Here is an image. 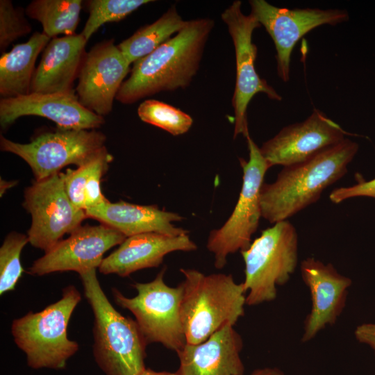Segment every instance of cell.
I'll list each match as a JSON object with an SVG mask.
<instances>
[{
	"mask_svg": "<svg viewBox=\"0 0 375 375\" xmlns=\"http://www.w3.org/2000/svg\"><path fill=\"white\" fill-rule=\"evenodd\" d=\"M88 218L98 220L101 224L119 231L126 238L132 235L158 233L169 236L188 234V231L174 226L173 222L183 218L178 213L165 211L155 205L142 206L108 200L103 203L85 210Z\"/></svg>",
	"mask_w": 375,
	"mask_h": 375,
	"instance_id": "21",
	"label": "cell"
},
{
	"mask_svg": "<svg viewBox=\"0 0 375 375\" xmlns=\"http://www.w3.org/2000/svg\"><path fill=\"white\" fill-rule=\"evenodd\" d=\"M112 160V156L105 148L85 165L63 173L66 192L77 208L86 210L108 201L101 192L100 183Z\"/></svg>",
	"mask_w": 375,
	"mask_h": 375,
	"instance_id": "23",
	"label": "cell"
},
{
	"mask_svg": "<svg viewBox=\"0 0 375 375\" xmlns=\"http://www.w3.org/2000/svg\"><path fill=\"white\" fill-rule=\"evenodd\" d=\"M106 135L96 129H73L58 127L22 144L3 135L0 147L14 153L30 166L35 181L47 178L69 165L82 166L106 148Z\"/></svg>",
	"mask_w": 375,
	"mask_h": 375,
	"instance_id": "9",
	"label": "cell"
},
{
	"mask_svg": "<svg viewBox=\"0 0 375 375\" xmlns=\"http://www.w3.org/2000/svg\"><path fill=\"white\" fill-rule=\"evenodd\" d=\"M87 42L81 33L51 39L35 70L31 92H74L73 83L85 56Z\"/></svg>",
	"mask_w": 375,
	"mask_h": 375,
	"instance_id": "20",
	"label": "cell"
},
{
	"mask_svg": "<svg viewBox=\"0 0 375 375\" xmlns=\"http://www.w3.org/2000/svg\"><path fill=\"white\" fill-rule=\"evenodd\" d=\"M367 197L375 199V178L370 181H360L352 186L334 189L329 195L334 203H340L348 199Z\"/></svg>",
	"mask_w": 375,
	"mask_h": 375,
	"instance_id": "30",
	"label": "cell"
},
{
	"mask_svg": "<svg viewBox=\"0 0 375 375\" xmlns=\"http://www.w3.org/2000/svg\"><path fill=\"white\" fill-rule=\"evenodd\" d=\"M358 150L356 142L345 138L303 162L283 167L273 183L261 187L262 217L275 224L317 201L324 190L346 174Z\"/></svg>",
	"mask_w": 375,
	"mask_h": 375,
	"instance_id": "2",
	"label": "cell"
},
{
	"mask_svg": "<svg viewBox=\"0 0 375 375\" xmlns=\"http://www.w3.org/2000/svg\"><path fill=\"white\" fill-rule=\"evenodd\" d=\"M186 22L174 5L153 23L142 26L117 47L127 60L131 64L134 63L177 33Z\"/></svg>",
	"mask_w": 375,
	"mask_h": 375,
	"instance_id": "24",
	"label": "cell"
},
{
	"mask_svg": "<svg viewBox=\"0 0 375 375\" xmlns=\"http://www.w3.org/2000/svg\"><path fill=\"white\" fill-rule=\"evenodd\" d=\"M0 194L1 197L7 191V190L10 189V188L15 186L17 183V181H7L5 180H2L1 178V183H0Z\"/></svg>",
	"mask_w": 375,
	"mask_h": 375,
	"instance_id": "33",
	"label": "cell"
},
{
	"mask_svg": "<svg viewBox=\"0 0 375 375\" xmlns=\"http://www.w3.org/2000/svg\"><path fill=\"white\" fill-rule=\"evenodd\" d=\"M138 115L142 121L174 136L188 132L193 123L188 114L156 99H147L141 103L138 108Z\"/></svg>",
	"mask_w": 375,
	"mask_h": 375,
	"instance_id": "26",
	"label": "cell"
},
{
	"mask_svg": "<svg viewBox=\"0 0 375 375\" xmlns=\"http://www.w3.org/2000/svg\"><path fill=\"white\" fill-rule=\"evenodd\" d=\"M214 26L209 18L187 21L174 37L133 65L116 99L133 103L163 91L188 87L196 75L208 36Z\"/></svg>",
	"mask_w": 375,
	"mask_h": 375,
	"instance_id": "1",
	"label": "cell"
},
{
	"mask_svg": "<svg viewBox=\"0 0 375 375\" xmlns=\"http://www.w3.org/2000/svg\"><path fill=\"white\" fill-rule=\"evenodd\" d=\"M181 318L186 343L199 344L244 315L247 292L231 274L181 268Z\"/></svg>",
	"mask_w": 375,
	"mask_h": 375,
	"instance_id": "4",
	"label": "cell"
},
{
	"mask_svg": "<svg viewBox=\"0 0 375 375\" xmlns=\"http://www.w3.org/2000/svg\"><path fill=\"white\" fill-rule=\"evenodd\" d=\"M29 242L28 235L15 231L10 233L0 248V294L15 289L24 272L21 253Z\"/></svg>",
	"mask_w": 375,
	"mask_h": 375,
	"instance_id": "28",
	"label": "cell"
},
{
	"mask_svg": "<svg viewBox=\"0 0 375 375\" xmlns=\"http://www.w3.org/2000/svg\"><path fill=\"white\" fill-rule=\"evenodd\" d=\"M35 115L54 122L58 127L97 129L104 124L103 117L85 108L74 91L65 93L30 92L0 100V125L7 129L22 116Z\"/></svg>",
	"mask_w": 375,
	"mask_h": 375,
	"instance_id": "16",
	"label": "cell"
},
{
	"mask_svg": "<svg viewBox=\"0 0 375 375\" xmlns=\"http://www.w3.org/2000/svg\"><path fill=\"white\" fill-rule=\"evenodd\" d=\"M301 278L308 288L312 306L303 322L301 341L313 339L327 325L334 324L346 305L352 281L331 263L309 257L300 265Z\"/></svg>",
	"mask_w": 375,
	"mask_h": 375,
	"instance_id": "17",
	"label": "cell"
},
{
	"mask_svg": "<svg viewBox=\"0 0 375 375\" xmlns=\"http://www.w3.org/2000/svg\"><path fill=\"white\" fill-rule=\"evenodd\" d=\"M351 135L324 113L314 109L304 121L283 127L260 151L271 167L303 162Z\"/></svg>",
	"mask_w": 375,
	"mask_h": 375,
	"instance_id": "14",
	"label": "cell"
},
{
	"mask_svg": "<svg viewBox=\"0 0 375 375\" xmlns=\"http://www.w3.org/2000/svg\"><path fill=\"white\" fill-rule=\"evenodd\" d=\"M31 29L21 8H15L10 0L0 1V50L2 53L12 42L28 34Z\"/></svg>",
	"mask_w": 375,
	"mask_h": 375,
	"instance_id": "29",
	"label": "cell"
},
{
	"mask_svg": "<svg viewBox=\"0 0 375 375\" xmlns=\"http://www.w3.org/2000/svg\"><path fill=\"white\" fill-rule=\"evenodd\" d=\"M251 14L272 38L276 51L277 73L284 82L290 79L292 51L299 40L312 29L324 24L336 25L349 20L340 9L278 8L265 0H251Z\"/></svg>",
	"mask_w": 375,
	"mask_h": 375,
	"instance_id": "12",
	"label": "cell"
},
{
	"mask_svg": "<svg viewBox=\"0 0 375 375\" xmlns=\"http://www.w3.org/2000/svg\"><path fill=\"white\" fill-rule=\"evenodd\" d=\"M130 65L113 39L94 45L85 54L78 76L80 103L99 116L108 115Z\"/></svg>",
	"mask_w": 375,
	"mask_h": 375,
	"instance_id": "15",
	"label": "cell"
},
{
	"mask_svg": "<svg viewBox=\"0 0 375 375\" xmlns=\"http://www.w3.org/2000/svg\"><path fill=\"white\" fill-rule=\"evenodd\" d=\"M197 249L188 234L169 236L158 233H141L126 238L119 247L104 258L99 267L103 274L128 276L138 270L158 267L173 251Z\"/></svg>",
	"mask_w": 375,
	"mask_h": 375,
	"instance_id": "19",
	"label": "cell"
},
{
	"mask_svg": "<svg viewBox=\"0 0 375 375\" xmlns=\"http://www.w3.org/2000/svg\"><path fill=\"white\" fill-rule=\"evenodd\" d=\"M140 375H179L178 372H156L150 369H145Z\"/></svg>",
	"mask_w": 375,
	"mask_h": 375,
	"instance_id": "34",
	"label": "cell"
},
{
	"mask_svg": "<svg viewBox=\"0 0 375 375\" xmlns=\"http://www.w3.org/2000/svg\"><path fill=\"white\" fill-rule=\"evenodd\" d=\"M51 38L35 32L25 43L18 44L0 58V94L1 98L26 95L31 92L35 65L40 53Z\"/></svg>",
	"mask_w": 375,
	"mask_h": 375,
	"instance_id": "22",
	"label": "cell"
},
{
	"mask_svg": "<svg viewBox=\"0 0 375 375\" xmlns=\"http://www.w3.org/2000/svg\"><path fill=\"white\" fill-rule=\"evenodd\" d=\"M244 262L246 304L274 301L277 286L285 285L298 263V235L288 220L263 230L250 246L240 251Z\"/></svg>",
	"mask_w": 375,
	"mask_h": 375,
	"instance_id": "6",
	"label": "cell"
},
{
	"mask_svg": "<svg viewBox=\"0 0 375 375\" xmlns=\"http://www.w3.org/2000/svg\"><path fill=\"white\" fill-rule=\"evenodd\" d=\"M165 272L164 267L153 281L133 284L137 292L133 297L115 288L112 292L115 303L135 316L147 344L158 342L178 353L186 344L181 318L183 289L181 284L168 286L164 281Z\"/></svg>",
	"mask_w": 375,
	"mask_h": 375,
	"instance_id": "7",
	"label": "cell"
},
{
	"mask_svg": "<svg viewBox=\"0 0 375 375\" xmlns=\"http://www.w3.org/2000/svg\"><path fill=\"white\" fill-rule=\"evenodd\" d=\"M243 341L228 324L199 344L186 343L177 354L179 375H244Z\"/></svg>",
	"mask_w": 375,
	"mask_h": 375,
	"instance_id": "18",
	"label": "cell"
},
{
	"mask_svg": "<svg viewBox=\"0 0 375 375\" xmlns=\"http://www.w3.org/2000/svg\"><path fill=\"white\" fill-rule=\"evenodd\" d=\"M126 236L106 224L81 226L33 262L28 273L44 276L73 271L81 274L100 266L103 254L121 244Z\"/></svg>",
	"mask_w": 375,
	"mask_h": 375,
	"instance_id": "13",
	"label": "cell"
},
{
	"mask_svg": "<svg viewBox=\"0 0 375 375\" xmlns=\"http://www.w3.org/2000/svg\"><path fill=\"white\" fill-rule=\"evenodd\" d=\"M23 206L32 219L27 234L29 243L44 252L88 218L85 211L77 208L69 199L62 172L33 182L24 190Z\"/></svg>",
	"mask_w": 375,
	"mask_h": 375,
	"instance_id": "10",
	"label": "cell"
},
{
	"mask_svg": "<svg viewBox=\"0 0 375 375\" xmlns=\"http://www.w3.org/2000/svg\"><path fill=\"white\" fill-rule=\"evenodd\" d=\"M241 5L240 1H234L221 15L228 27L235 54L236 78L232 98L235 113L234 138L240 134L246 138L249 135L247 110L255 94L262 92L270 99H282V97L256 72L257 47L252 42V35L261 25L252 14L244 15Z\"/></svg>",
	"mask_w": 375,
	"mask_h": 375,
	"instance_id": "11",
	"label": "cell"
},
{
	"mask_svg": "<svg viewBox=\"0 0 375 375\" xmlns=\"http://www.w3.org/2000/svg\"><path fill=\"white\" fill-rule=\"evenodd\" d=\"M250 375H285V374L277 367H264L252 372Z\"/></svg>",
	"mask_w": 375,
	"mask_h": 375,
	"instance_id": "32",
	"label": "cell"
},
{
	"mask_svg": "<svg viewBox=\"0 0 375 375\" xmlns=\"http://www.w3.org/2000/svg\"><path fill=\"white\" fill-rule=\"evenodd\" d=\"M81 296L74 285L62 289V297L37 312H28L13 320L11 332L17 347L33 369H62L78 350L76 342L67 337L71 316Z\"/></svg>",
	"mask_w": 375,
	"mask_h": 375,
	"instance_id": "5",
	"label": "cell"
},
{
	"mask_svg": "<svg viewBox=\"0 0 375 375\" xmlns=\"http://www.w3.org/2000/svg\"><path fill=\"white\" fill-rule=\"evenodd\" d=\"M247 140L249 160L240 159L243 177L238 200L224 224L212 231L208 238L206 247L214 254L217 269L226 265L229 254L242 251L250 246L251 237L257 231L262 217L260 190L270 167L250 135Z\"/></svg>",
	"mask_w": 375,
	"mask_h": 375,
	"instance_id": "8",
	"label": "cell"
},
{
	"mask_svg": "<svg viewBox=\"0 0 375 375\" xmlns=\"http://www.w3.org/2000/svg\"><path fill=\"white\" fill-rule=\"evenodd\" d=\"M150 0H90L87 2L88 19L81 34L88 40L107 22H119Z\"/></svg>",
	"mask_w": 375,
	"mask_h": 375,
	"instance_id": "27",
	"label": "cell"
},
{
	"mask_svg": "<svg viewBox=\"0 0 375 375\" xmlns=\"http://www.w3.org/2000/svg\"><path fill=\"white\" fill-rule=\"evenodd\" d=\"M83 1L81 0H35L25 10L31 19L38 21L46 35L76 34Z\"/></svg>",
	"mask_w": 375,
	"mask_h": 375,
	"instance_id": "25",
	"label": "cell"
},
{
	"mask_svg": "<svg viewBox=\"0 0 375 375\" xmlns=\"http://www.w3.org/2000/svg\"><path fill=\"white\" fill-rule=\"evenodd\" d=\"M97 269L79 274L92 310L93 354L106 375H140L145 369L148 344L135 320L120 314L110 303L97 277Z\"/></svg>",
	"mask_w": 375,
	"mask_h": 375,
	"instance_id": "3",
	"label": "cell"
},
{
	"mask_svg": "<svg viewBox=\"0 0 375 375\" xmlns=\"http://www.w3.org/2000/svg\"><path fill=\"white\" fill-rule=\"evenodd\" d=\"M354 335L360 343L368 345L375 355V323H364L358 326Z\"/></svg>",
	"mask_w": 375,
	"mask_h": 375,
	"instance_id": "31",
	"label": "cell"
}]
</instances>
